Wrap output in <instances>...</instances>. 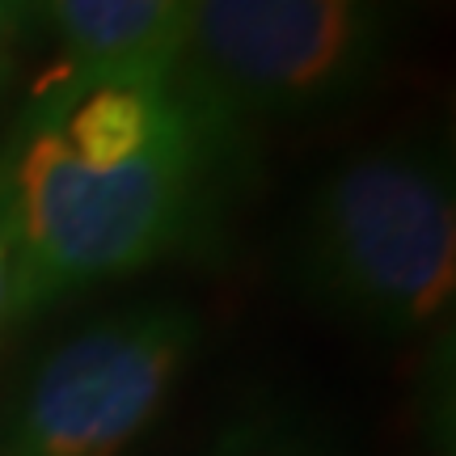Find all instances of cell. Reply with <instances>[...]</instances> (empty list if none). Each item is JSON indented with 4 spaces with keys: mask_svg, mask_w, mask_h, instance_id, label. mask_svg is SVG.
Listing matches in <instances>:
<instances>
[{
    "mask_svg": "<svg viewBox=\"0 0 456 456\" xmlns=\"http://www.w3.org/2000/svg\"><path fill=\"white\" fill-rule=\"evenodd\" d=\"M249 131L174 72H51L0 135L13 317L165 258L203 254L237 203Z\"/></svg>",
    "mask_w": 456,
    "mask_h": 456,
    "instance_id": "6da1fadb",
    "label": "cell"
},
{
    "mask_svg": "<svg viewBox=\"0 0 456 456\" xmlns=\"http://www.w3.org/2000/svg\"><path fill=\"white\" fill-rule=\"evenodd\" d=\"M283 262L300 296L351 326L406 338L456 288V174L444 131H397L330 165L300 199Z\"/></svg>",
    "mask_w": 456,
    "mask_h": 456,
    "instance_id": "7a4b0ae2",
    "label": "cell"
},
{
    "mask_svg": "<svg viewBox=\"0 0 456 456\" xmlns=\"http://www.w3.org/2000/svg\"><path fill=\"white\" fill-rule=\"evenodd\" d=\"M389 47V0H195L174 77L254 131L351 106Z\"/></svg>",
    "mask_w": 456,
    "mask_h": 456,
    "instance_id": "3957f363",
    "label": "cell"
},
{
    "mask_svg": "<svg viewBox=\"0 0 456 456\" xmlns=\"http://www.w3.org/2000/svg\"><path fill=\"white\" fill-rule=\"evenodd\" d=\"M203 338L182 300L110 313L51 351L0 427V456H123L157 423Z\"/></svg>",
    "mask_w": 456,
    "mask_h": 456,
    "instance_id": "277c9868",
    "label": "cell"
},
{
    "mask_svg": "<svg viewBox=\"0 0 456 456\" xmlns=\"http://www.w3.org/2000/svg\"><path fill=\"white\" fill-rule=\"evenodd\" d=\"M195 0H43L60 43L55 72L94 77H157L174 72Z\"/></svg>",
    "mask_w": 456,
    "mask_h": 456,
    "instance_id": "5b68a950",
    "label": "cell"
},
{
    "mask_svg": "<svg viewBox=\"0 0 456 456\" xmlns=\"http://www.w3.org/2000/svg\"><path fill=\"white\" fill-rule=\"evenodd\" d=\"M203 456H346V448L300 406L249 402L216 431Z\"/></svg>",
    "mask_w": 456,
    "mask_h": 456,
    "instance_id": "8992f818",
    "label": "cell"
},
{
    "mask_svg": "<svg viewBox=\"0 0 456 456\" xmlns=\"http://www.w3.org/2000/svg\"><path fill=\"white\" fill-rule=\"evenodd\" d=\"M38 21V9L30 0H0V51H13L30 26Z\"/></svg>",
    "mask_w": 456,
    "mask_h": 456,
    "instance_id": "52a82bcc",
    "label": "cell"
},
{
    "mask_svg": "<svg viewBox=\"0 0 456 456\" xmlns=\"http://www.w3.org/2000/svg\"><path fill=\"white\" fill-rule=\"evenodd\" d=\"M13 317V266H9V249L0 241V322Z\"/></svg>",
    "mask_w": 456,
    "mask_h": 456,
    "instance_id": "ba28073f",
    "label": "cell"
},
{
    "mask_svg": "<svg viewBox=\"0 0 456 456\" xmlns=\"http://www.w3.org/2000/svg\"><path fill=\"white\" fill-rule=\"evenodd\" d=\"M13 68H17V60H13V51H0V94L13 85Z\"/></svg>",
    "mask_w": 456,
    "mask_h": 456,
    "instance_id": "9c48e42d",
    "label": "cell"
},
{
    "mask_svg": "<svg viewBox=\"0 0 456 456\" xmlns=\"http://www.w3.org/2000/svg\"><path fill=\"white\" fill-rule=\"evenodd\" d=\"M30 4H34V9H43V0H30Z\"/></svg>",
    "mask_w": 456,
    "mask_h": 456,
    "instance_id": "30bf717a",
    "label": "cell"
}]
</instances>
